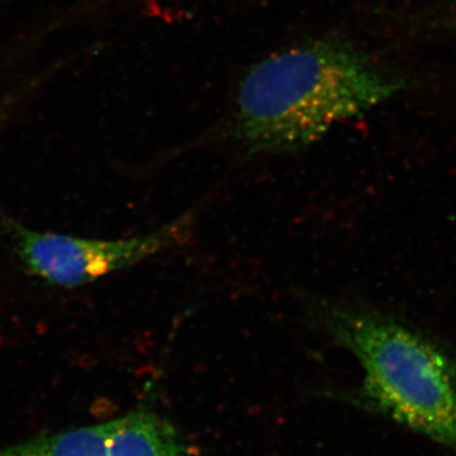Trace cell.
Wrapping results in <instances>:
<instances>
[{
	"label": "cell",
	"mask_w": 456,
	"mask_h": 456,
	"mask_svg": "<svg viewBox=\"0 0 456 456\" xmlns=\"http://www.w3.org/2000/svg\"><path fill=\"white\" fill-rule=\"evenodd\" d=\"M401 89L349 42L317 40L253 66L237 94L236 134L251 152L305 149L331 126Z\"/></svg>",
	"instance_id": "obj_1"
},
{
	"label": "cell",
	"mask_w": 456,
	"mask_h": 456,
	"mask_svg": "<svg viewBox=\"0 0 456 456\" xmlns=\"http://www.w3.org/2000/svg\"><path fill=\"white\" fill-rule=\"evenodd\" d=\"M327 334L358 359L375 411L456 455V359L430 338L369 312L330 308Z\"/></svg>",
	"instance_id": "obj_2"
},
{
	"label": "cell",
	"mask_w": 456,
	"mask_h": 456,
	"mask_svg": "<svg viewBox=\"0 0 456 456\" xmlns=\"http://www.w3.org/2000/svg\"><path fill=\"white\" fill-rule=\"evenodd\" d=\"M14 251L35 277L62 288L82 287L188 241L193 221L183 216L145 236L98 240L44 232L5 222Z\"/></svg>",
	"instance_id": "obj_3"
},
{
	"label": "cell",
	"mask_w": 456,
	"mask_h": 456,
	"mask_svg": "<svg viewBox=\"0 0 456 456\" xmlns=\"http://www.w3.org/2000/svg\"><path fill=\"white\" fill-rule=\"evenodd\" d=\"M0 456H189L174 428L151 411L20 441Z\"/></svg>",
	"instance_id": "obj_4"
},
{
	"label": "cell",
	"mask_w": 456,
	"mask_h": 456,
	"mask_svg": "<svg viewBox=\"0 0 456 456\" xmlns=\"http://www.w3.org/2000/svg\"><path fill=\"white\" fill-rule=\"evenodd\" d=\"M33 84L35 83H29L28 86H20V88L14 90V92L0 95V126L7 121L11 114L17 110L20 102L28 94L29 90H32Z\"/></svg>",
	"instance_id": "obj_5"
},
{
	"label": "cell",
	"mask_w": 456,
	"mask_h": 456,
	"mask_svg": "<svg viewBox=\"0 0 456 456\" xmlns=\"http://www.w3.org/2000/svg\"><path fill=\"white\" fill-rule=\"evenodd\" d=\"M455 28H456V18H455Z\"/></svg>",
	"instance_id": "obj_6"
}]
</instances>
